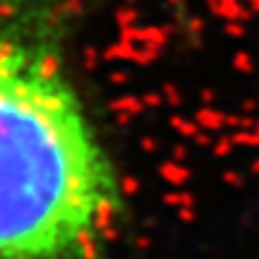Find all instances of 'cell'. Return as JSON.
Masks as SVG:
<instances>
[{
    "label": "cell",
    "mask_w": 259,
    "mask_h": 259,
    "mask_svg": "<svg viewBox=\"0 0 259 259\" xmlns=\"http://www.w3.org/2000/svg\"><path fill=\"white\" fill-rule=\"evenodd\" d=\"M118 173L48 0H0V259H108Z\"/></svg>",
    "instance_id": "cell-1"
}]
</instances>
